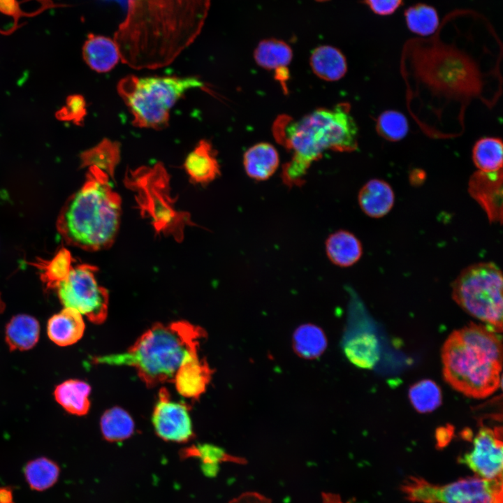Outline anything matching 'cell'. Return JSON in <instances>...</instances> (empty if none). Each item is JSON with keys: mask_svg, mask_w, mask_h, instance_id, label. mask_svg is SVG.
I'll return each mask as SVG.
<instances>
[{"mask_svg": "<svg viewBox=\"0 0 503 503\" xmlns=\"http://www.w3.org/2000/svg\"><path fill=\"white\" fill-rule=\"evenodd\" d=\"M107 1L124 11L114 37L121 60L135 69H152L168 65L194 41L211 0Z\"/></svg>", "mask_w": 503, "mask_h": 503, "instance_id": "1", "label": "cell"}, {"mask_svg": "<svg viewBox=\"0 0 503 503\" xmlns=\"http://www.w3.org/2000/svg\"><path fill=\"white\" fill-rule=\"evenodd\" d=\"M274 133L292 153L282 173L284 183L289 187L304 183L310 165L324 152H351L358 146V126L347 103L318 108L296 120L279 117Z\"/></svg>", "mask_w": 503, "mask_h": 503, "instance_id": "2", "label": "cell"}, {"mask_svg": "<svg viewBox=\"0 0 503 503\" xmlns=\"http://www.w3.org/2000/svg\"><path fill=\"white\" fill-rule=\"evenodd\" d=\"M442 360L445 381L467 397L483 399L501 386V339L484 324L470 323L452 332L443 344Z\"/></svg>", "mask_w": 503, "mask_h": 503, "instance_id": "3", "label": "cell"}, {"mask_svg": "<svg viewBox=\"0 0 503 503\" xmlns=\"http://www.w3.org/2000/svg\"><path fill=\"white\" fill-rule=\"evenodd\" d=\"M88 169L85 183L66 201L56 225L67 244L98 251L110 247L117 237L121 199L106 173L94 167Z\"/></svg>", "mask_w": 503, "mask_h": 503, "instance_id": "4", "label": "cell"}, {"mask_svg": "<svg viewBox=\"0 0 503 503\" xmlns=\"http://www.w3.org/2000/svg\"><path fill=\"white\" fill-rule=\"evenodd\" d=\"M206 335L201 327L186 321L156 323L126 351L95 360L100 364L133 367L145 386L152 388L173 382L180 365L198 353L199 341Z\"/></svg>", "mask_w": 503, "mask_h": 503, "instance_id": "5", "label": "cell"}, {"mask_svg": "<svg viewBox=\"0 0 503 503\" xmlns=\"http://www.w3.org/2000/svg\"><path fill=\"white\" fill-rule=\"evenodd\" d=\"M204 87L196 77L129 75L117 85V92L129 109L134 126L161 129L170 112L188 91Z\"/></svg>", "mask_w": 503, "mask_h": 503, "instance_id": "6", "label": "cell"}, {"mask_svg": "<svg viewBox=\"0 0 503 503\" xmlns=\"http://www.w3.org/2000/svg\"><path fill=\"white\" fill-rule=\"evenodd\" d=\"M503 278L493 263L463 269L452 284L453 300L467 313L496 333L502 331Z\"/></svg>", "mask_w": 503, "mask_h": 503, "instance_id": "7", "label": "cell"}, {"mask_svg": "<svg viewBox=\"0 0 503 503\" xmlns=\"http://www.w3.org/2000/svg\"><path fill=\"white\" fill-rule=\"evenodd\" d=\"M401 488L405 497L414 502L503 503L502 479L488 480L475 476L436 485L410 476Z\"/></svg>", "mask_w": 503, "mask_h": 503, "instance_id": "8", "label": "cell"}, {"mask_svg": "<svg viewBox=\"0 0 503 503\" xmlns=\"http://www.w3.org/2000/svg\"><path fill=\"white\" fill-rule=\"evenodd\" d=\"M97 268L89 264L72 267L68 277L57 286L65 307L78 310L94 323H103L108 314V291L97 282Z\"/></svg>", "mask_w": 503, "mask_h": 503, "instance_id": "9", "label": "cell"}, {"mask_svg": "<svg viewBox=\"0 0 503 503\" xmlns=\"http://www.w3.org/2000/svg\"><path fill=\"white\" fill-rule=\"evenodd\" d=\"M503 442L502 426L481 427L469 451L458 462L469 467L476 476L493 480L502 479Z\"/></svg>", "mask_w": 503, "mask_h": 503, "instance_id": "10", "label": "cell"}, {"mask_svg": "<svg viewBox=\"0 0 503 503\" xmlns=\"http://www.w3.org/2000/svg\"><path fill=\"white\" fill-rule=\"evenodd\" d=\"M189 407L172 401L168 391L161 388L154 407L152 422L156 435L167 442L184 443L194 437Z\"/></svg>", "mask_w": 503, "mask_h": 503, "instance_id": "11", "label": "cell"}, {"mask_svg": "<svg viewBox=\"0 0 503 503\" xmlns=\"http://www.w3.org/2000/svg\"><path fill=\"white\" fill-rule=\"evenodd\" d=\"M502 169L477 170L469 177L468 191L487 214L490 222H502Z\"/></svg>", "mask_w": 503, "mask_h": 503, "instance_id": "12", "label": "cell"}, {"mask_svg": "<svg viewBox=\"0 0 503 503\" xmlns=\"http://www.w3.org/2000/svg\"><path fill=\"white\" fill-rule=\"evenodd\" d=\"M213 370L198 353L186 359L177 370L173 383L177 392L188 398L198 399L205 391Z\"/></svg>", "mask_w": 503, "mask_h": 503, "instance_id": "13", "label": "cell"}, {"mask_svg": "<svg viewBox=\"0 0 503 503\" xmlns=\"http://www.w3.org/2000/svg\"><path fill=\"white\" fill-rule=\"evenodd\" d=\"M82 57L88 66L97 73L110 71L121 60L114 39L89 34L82 47Z\"/></svg>", "mask_w": 503, "mask_h": 503, "instance_id": "14", "label": "cell"}, {"mask_svg": "<svg viewBox=\"0 0 503 503\" xmlns=\"http://www.w3.org/2000/svg\"><path fill=\"white\" fill-rule=\"evenodd\" d=\"M85 327L82 314L73 308L65 307L48 320L47 332L54 343L66 347L81 339Z\"/></svg>", "mask_w": 503, "mask_h": 503, "instance_id": "15", "label": "cell"}, {"mask_svg": "<svg viewBox=\"0 0 503 503\" xmlns=\"http://www.w3.org/2000/svg\"><path fill=\"white\" fill-rule=\"evenodd\" d=\"M358 200L365 214L372 218H380L392 209L395 195L388 183L382 180L372 179L360 189Z\"/></svg>", "mask_w": 503, "mask_h": 503, "instance_id": "16", "label": "cell"}, {"mask_svg": "<svg viewBox=\"0 0 503 503\" xmlns=\"http://www.w3.org/2000/svg\"><path fill=\"white\" fill-rule=\"evenodd\" d=\"M279 156L277 149L269 143H258L250 147L243 155V166L252 179L263 181L277 170Z\"/></svg>", "mask_w": 503, "mask_h": 503, "instance_id": "17", "label": "cell"}, {"mask_svg": "<svg viewBox=\"0 0 503 503\" xmlns=\"http://www.w3.org/2000/svg\"><path fill=\"white\" fill-rule=\"evenodd\" d=\"M184 170L190 180L196 183L206 184L220 174L219 162L211 144L201 140L187 155Z\"/></svg>", "mask_w": 503, "mask_h": 503, "instance_id": "18", "label": "cell"}, {"mask_svg": "<svg viewBox=\"0 0 503 503\" xmlns=\"http://www.w3.org/2000/svg\"><path fill=\"white\" fill-rule=\"evenodd\" d=\"M309 65L318 78L328 82L340 80L347 71L344 54L332 45H320L314 49L309 57Z\"/></svg>", "mask_w": 503, "mask_h": 503, "instance_id": "19", "label": "cell"}, {"mask_svg": "<svg viewBox=\"0 0 503 503\" xmlns=\"http://www.w3.org/2000/svg\"><path fill=\"white\" fill-rule=\"evenodd\" d=\"M329 260L340 267H349L359 261L363 249L360 240L351 232L339 230L330 234L325 243Z\"/></svg>", "mask_w": 503, "mask_h": 503, "instance_id": "20", "label": "cell"}, {"mask_svg": "<svg viewBox=\"0 0 503 503\" xmlns=\"http://www.w3.org/2000/svg\"><path fill=\"white\" fill-rule=\"evenodd\" d=\"M347 358L356 366L371 369L379 359L380 350L376 336L360 332L348 337L343 345Z\"/></svg>", "mask_w": 503, "mask_h": 503, "instance_id": "21", "label": "cell"}, {"mask_svg": "<svg viewBox=\"0 0 503 503\" xmlns=\"http://www.w3.org/2000/svg\"><path fill=\"white\" fill-rule=\"evenodd\" d=\"M40 325L33 316L17 314L6 328V341L10 351H25L34 347L38 341Z\"/></svg>", "mask_w": 503, "mask_h": 503, "instance_id": "22", "label": "cell"}, {"mask_svg": "<svg viewBox=\"0 0 503 503\" xmlns=\"http://www.w3.org/2000/svg\"><path fill=\"white\" fill-rule=\"evenodd\" d=\"M90 386L81 380L69 379L59 384L54 391L57 402L68 413L83 416L90 407Z\"/></svg>", "mask_w": 503, "mask_h": 503, "instance_id": "23", "label": "cell"}, {"mask_svg": "<svg viewBox=\"0 0 503 503\" xmlns=\"http://www.w3.org/2000/svg\"><path fill=\"white\" fill-rule=\"evenodd\" d=\"M256 64L266 70L275 71L286 68L293 59V50L285 41L277 38L261 41L254 51Z\"/></svg>", "mask_w": 503, "mask_h": 503, "instance_id": "24", "label": "cell"}, {"mask_svg": "<svg viewBox=\"0 0 503 503\" xmlns=\"http://www.w3.org/2000/svg\"><path fill=\"white\" fill-rule=\"evenodd\" d=\"M83 167H94L113 177L115 168L120 161V145L116 141L104 139L80 155Z\"/></svg>", "mask_w": 503, "mask_h": 503, "instance_id": "25", "label": "cell"}, {"mask_svg": "<svg viewBox=\"0 0 503 503\" xmlns=\"http://www.w3.org/2000/svg\"><path fill=\"white\" fill-rule=\"evenodd\" d=\"M133 418L124 409L114 407L107 409L101 418V430L105 440L117 442L125 440L134 432Z\"/></svg>", "mask_w": 503, "mask_h": 503, "instance_id": "26", "label": "cell"}, {"mask_svg": "<svg viewBox=\"0 0 503 503\" xmlns=\"http://www.w3.org/2000/svg\"><path fill=\"white\" fill-rule=\"evenodd\" d=\"M293 347L302 358L313 359L319 357L326 349L327 340L323 331L317 326L305 323L294 332Z\"/></svg>", "mask_w": 503, "mask_h": 503, "instance_id": "27", "label": "cell"}, {"mask_svg": "<svg viewBox=\"0 0 503 503\" xmlns=\"http://www.w3.org/2000/svg\"><path fill=\"white\" fill-rule=\"evenodd\" d=\"M407 28L421 37H428L437 30L440 21L437 10L430 5L418 3L404 10Z\"/></svg>", "mask_w": 503, "mask_h": 503, "instance_id": "28", "label": "cell"}, {"mask_svg": "<svg viewBox=\"0 0 503 503\" xmlns=\"http://www.w3.org/2000/svg\"><path fill=\"white\" fill-rule=\"evenodd\" d=\"M70 252L61 248L50 260L38 258L32 263L41 272V279L48 289H55L68 275L72 266Z\"/></svg>", "mask_w": 503, "mask_h": 503, "instance_id": "29", "label": "cell"}, {"mask_svg": "<svg viewBox=\"0 0 503 503\" xmlns=\"http://www.w3.org/2000/svg\"><path fill=\"white\" fill-rule=\"evenodd\" d=\"M60 468L56 462L45 457L30 460L24 467L25 479L29 487L43 491L52 487L58 480Z\"/></svg>", "mask_w": 503, "mask_h": 503, "instance_id": "30", "label": "cell"}, {"mask_svg": "<svg viewBox=\"0 0 503 503\" xmlns=\"http://www.w3.org/2000/svg\"><path fill=\"white\" fill-rule=\"evenodd\" d=\"M502 142L499 138L484 137L476 142L472 149V160L483 172L502 169Z\"/></svg>", "mask_w": 503, "mask_h": 503, "instance_id": "31", "label": "cell"}, {"mask_svg": "<svg viewBox=\"0 0 503 503\" xmlns=\"http://www.w3.org/2000/svg\"><path fill=\"white\" fill-rule=\"evenodd\" d=\"M409 398L414 408L419 413H429L442 403V391L432 380L423 379L415 383L409 390Z\"/></svg>", "mask_w": 503, "mask_h": 503, "instance_id": "32", "label": "cell"}, {"mask_svg": "<svg viewBox=\"0 0 503 503\" xmlns=\"http://www.w3.org/2000/svg\"><path fill=\"white\" fill-rule=\"evenodd\" d=\"M376 131L384 139L396 142L403 139L409 131L406 117L399 111L386 110L377 119Z\"/></svg>", "mask_w": 503, "mask_h": 503, "instance_id": "33", "label": "cell"}, {"mask_svg": "<svg viewBox=\"0 0 503 503\" xmlns=\"http://www.w3.org/2000/svg\"><path fill=\"white\" fill-rule=\"evenodd\" d=\"M187 453H194V455L203 458L206 469H208L207 473L210 472L212 474L217 472L218 464L221 462L231 461L238 463L245 462L242 458L227 454L219 447L208 444L189 449Z\"/></svg>", "mask_w": 503, "mask_h": 503, "instance_id": "34", "label": "cell"}, {"mask_svg": "<svg viewBox=\"0 0 503 503\" xmlns=\"http://www.w3.org/2000/svg\"><path fill=\"white\" fill-rule=\"evenodd\" d=\"M404 0H363L371 11L380 16L393 14L402 4Z\"/></svg>", "mask_w": 503, "mask_h": 503, "instance_id": "35", "label": "cell"}, {"mask_svg": "<svg viewBox=\"0 0 503 503\" xmlns=\"http://www.w3.org/2000/svg\"><path fill=\"white\" fill-rule=\"evenodd\" d=\"M85 113V104L80 96H73L67 101L66 105L61 110V117L79 121Z\"/></svg>", "mask_w": 503, "mask_h": 503, "instance_id": "36", "label": "cell"}, {"mask_svg": "<svg viewBox=\"0 0 503 503\" xmlns=\"http://www.w3.org/2000/svg\"><path fill=\"white\" fill-rule=\"evenodd\" d=\"M229 503H271V502L258 493H247L233 500Z\"/></svg>", "mask_w": 503, "mask_h": 503, "instance_id": "37", "label": "cell"}, {"mask_svg": "<svg viewBox=\"0 0 503 503\" xmlns=\"http://www.w3.org/2000/svg\"><path fill=\"white\" fill-rule=\"evenodd\" d=\"M0 503H14L10 488L0 487Z\"/></svg>", "mask_w": 503, "mask_h": 503, "instance_id": "38", "label": "cell"}, {"mask_svg": "<svg viewBox=\"0 0 503 503\" xmlns=\"http://www.w3.org/2000/svg\"><path fill=\"white\" fill-rule=\"evenodd\" d=\"M323 503H342L339 497L332 493L323 494Z\"/></svg>", "mask_w": 503, "mask_h": 503, "instance_id": "39", "label": "cell"}, {"mask_svg": "<svg viewBox=\"0 0 503 503\" xmlns=\"http://www.w3.org/2000/svg\"><path fill=\"white\" fill-rule=\"evenodd\" d=\"M315 1H318V2H326V1H329V0H315Z\"/></svg>", "mask_w": 503, "mask_h": 503, "instance_id": "40", "label": "cell"}]
</instances>
